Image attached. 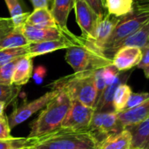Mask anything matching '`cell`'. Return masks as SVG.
<instances>
[{
  "mask_svg": "<svg viewBox=\"0 0 149 149\" xmlns=\"http://www.w3.org/2000/svg\"><path fill=\"white\" fill-rule=\"evenodd\" d=\"M149 21V0H134L133 10L120 17L112 35L101 48V52L113 59L120 45Z\"/></svg>",
  "mask_w": 149,
  "mask_h": 149,
  "instance_id": "cell-1",
  "label": "cell"
},
{
  "mask_svg": "<svg viewBox=\"0 0 149 149\" xmlns=\"http://www.w3.org/2000/svg\"><path fill=\"white\" fill-rule=\"evenodd\" d=\"M51 87L52 90L65 92L71 100L79 101L93 109L99 99L95 86L94 71L74 72L54 81Z\"/></svg>",
  "mask_w": 149,
  "mask_h": 149,
  "instance_id": "cell-2",
  "label": "cell"
},
{
  "mask_svg": "<svg viewBox=\"0 0 149 149\" xmlns=\"http://www.w3.org/2000/svg\"><path fill=\"white\" fill-rule=\"evenodd\" d=\"M72 100L63 91L58 94L45 109L39 113L38 118L31 125L29 138H38L52 134L61 127L68 111L71 107Z\"/></svg>",
  "mask_w": 149,
  "mask_h": 149,
  "instance_id": "cell-3",
  "label": "cell"
},
{
  "mask_svg": "<svg viewBox=\"0 0 149 149\" xmlns=\"http://www.w3.org/2000/svg\"><path fill=\"white\" fill-rule=\"evenodd\" d=\"M100 143L88 131L58 130L35 138V142L28 149H99Z\"/></svg>",
  "mask_w": 149,
  "mask_h": 149,
  "instance_id": "cell-4",
  "label": "cell"
},
{
  "mask_svg": "<svg viewBox=\"0 0 149 149\" xmlns=\"http://www.w3.org/2000/svg\"><path fill=\"white\" fill-rule=\"evenodd\" d=\"M82 39L80 45L67 49L65 53V61L74 72L96 71L113 65V59L106 57L88 40L83 38Z\"/></svg>",
  "mask_w": 149,
  "mask_h": 149,
  "instance_id": "cell-5",
  "label": "cell"
},
{
  "mask_svg": "<svg viewBox=\"0 0 149 149\" xmlns=\"http://www.w3.org/2000/svg\"><path fill=\"white\" fill-rule=\"evenodd\" d=\"M124 128L119 120L118 113L94 112L88 131L100 143L109 135L118 134Z\"/></svg>",
  "mask_w": 149,
  "mask_h": 149,
  "instance_id": "cell-6",
  "label": "cell"
},
{
  "mask_svg": "<svg viewBox=\"0 0 149 149\" xmlns=\"http://www.w3.org/2000/svg\"><path fill=\"white\" fill-rule=\"evenodd\" d=\"M59 93H60L59 90H52L50 92H47L41 97L36 99L31 102L24 103L21 107L14 109V111L11 113V114L8 118L10 127L13 128V127H17V125L24 122L33 113H37L38 111H39L43 107H45L55 97H57Z\"/></svg>",
  "mask_w": 149,
  "mask_h": 149,
  "instance_id": "cell-7",
  "label": "cell"
},
{
  "mask_svg": "<svg viewBox=\"0 0 149 149\" xmlns=\"http://www.w3.org/2000/svg\"><path fill=\"white\" fill-rule=\"evenodd\" d=\"M93 113V108L88 107L79 101L72 100L71 107L60 128L73 131L88 130Z\"/></svg>",
  "mask_w": 149,
  "mask_h": 149,
  "instance_id": "cell-8",
  "label": "cell"
},
{
  "mask_svg": "<svg viewBox=\"0 0 149 149\" xmlns=\"http://www.w3.org/2000/svg\"><path fill=\"white\" fill-rule=\"evenodd\" d=\"M73 9L75 10L77 24L82 32L81 37L85 39H92L100 19L99 17L86 0H74Z\"/></svg>",
  "mask_w": 149,
  "mask_h": 149,
  "instance_id": "cell-9",
  "label": "cell"
},
{
  "mask_svg": "<svg viewBox=\"0 0 149 149\" xmlns=\"http://www.w3.org/2000/svg\"><path fill=\"white\" fill-rule=\"evenodd\" d=\"M23 32L29 43L78 38L70 31H64L61 28H36L25 24L23 25Z\"/></svg>",
  "mask_w": 149,
  "mask_h": 149,
  "instance_id": "cell-10",
  "label": "cell"
},
{
  "mask_svg": "<svg viewBox=\"0 0 149 149\" xmlns=\"http://www.w3.org/2000/svg\"><path fill=\"white\" fill-rule=\"evenodd\" d=\"M82 43V37H78L77 38H62L58 40L30 43L28 45V56L33 58L37 56L51 53L58 50L69 49L76 45H80Z\"/></svg>",
  "mask_w": 149,
  "mask_h": 149,
  "instance_id": "cell-11",
  "label": "cell"
},
{
  "mask_svg": "<svg viewBox=\"0 0 149 149\" xmlns=\"http://www.w3.org/2000/svg\"><path fill=\"white\" fill-rule=\"evenodd\" d=\"M142 58V51L139 47L126 46L119 49L113 57V65L119 72H127L137 66Z\"/></svg>",
  "mask_w": 149,
  "mask_h": 149,
  "instance_id": "cell-12",
  "label": "cell"
},
{
  "mask_svg": "<svg viewBox=\"0 0 149 149\" xmlns=\"http://www.w3.org/2000/svg\"><path fill=\"white\" fill-rule=\"evenodd\" d=\"M119 20L120 17H116L113 15L107 13L102 18L99 19L95 28L93 38L90 40H88L95 48L101 52V48L112 35Z\"/></svg>",
  "mask_w": 149,
  "mask_h": 149,
  "instance_id": "cell-13",
  "label": "cell"
},
{
  "mask_svg": "<svg viewBox=\"0 0 149 149\" xmlns=\"http://www.w3.org/2000/svg\"><path fill=\"white\" fill-rule=\"evenodd\" d=\"M130 72H120L115 81L109 85L107 86L105 90L102 92L101 95L100 96L97 104L94 108V112H112L113 110V95L114 93L117 89V87L122 84V83H127V79L130 77Z\"/></svg>",
  "mask_w": 149,
  "mask_h": 149,
  "instance_id": "cell-14",
  "label": "cell"
},
{
  "mask_svg": "<svg viewBox=\"0 0 149 149\" xmlns=\"http://www.w3.org/2000/svg\"><path fill=\"white\" fill-rule=\"evenodd\" d=\"M125 128L132 135L131 148L149 149V116L141 122L127 126Z\"/></svg>",
  "mask_w": 149,
  "mask_h": 149,
  "instance_id": "cell-15",
  "label": "cell"
},
{
  "mask_svg": "<svg viewBox=\"0 0 149 149\" xmlns=\"http://www.w3.org/2000/svg\"><path fill=\"white\" fill-rule=\"evenodd\" d=\"M25 24L36 28H60L48 7L35 9L28 16Z\"/></svg>",
  "mask_w": 149,
  "mask_h": 149,
  "instance_id": "cell-16",
  "label": "cell"
},
{
  "mask_svg": "<svg viewBox=\"0 0 149 149\" xmlns=\"http://www.w3.org/2000/svg\"><path fill=\"white\" fill-rule=\"evenodd\" d=\"M149 116V97L140 106L118 113L119 120L124 127L141 122Z\"/></svg>",
  "mask_w": 149,
  "mask_h": 149,
  "instance_id": "cell-17",
  "label": "cell"
},
{
  "mask_svg": "<svg viewBox=\"0 0 149 149\" xmlns=\"http://www.w3.org/2000/svg\"><path fill=\"white\" fill-rule=\"evenodd\" d=\"M33 71L32 58L26 55L19 58L15 67L12 76V85L16 86H22L28 83Z\"/></svg>",
  "mask_w": 149,
  "mask_h": 149,
  "instance_id": "cell-18",
  "label": "cell"
},
{
  "mask_svg": "<svg viewBox=\"0 0 149 149\" xmlns=\"http://www.w3.org/2000/svg\"><path fill=\"white\" fill-rule=\"evenodd\" d=\"M74 7V0H53L51 12L58 25L64 31L67 28L68 16Z\"/></svg>",
  "mask_w": 149,
  "mask_h": 149,
  "instance_id": "cell-19",
  "label": "cell"
},
{
  "mask_svg": "<svg viewBox=\"0 0 149 149\" xmlns=\"http://www.w3.org/2000/svg\"><path fill=\"white\" fill-rule=\"evenodd\" d=\"M132 144L131 133L124 128L121 132L107 137L100 143L99 149H130Z\"/></svg>",
  "mask_w": 149,
  "mask_h": 149,
  "instance_id": "cell-20",
  "label": "cell"
},
{
  "mask_svg": "<svg viewBox=\"0 0 149 149\" xmlns=\"http://www.w3.org/2000/svg\"><path fill=\"white\" fill-rule=\"evenodd\" d=\"M29 44V41L23 32V25L14 26L8 34L0 38V50L24 47Z\"/></svg>",
  "mask_w": 149,
  "mask_h": 149,
  "instance_id": "cell-21",
  "label": "cell"
},
{
  "mask_svg": "<svg viewBox=\"0 0 149 149\" xmlns=\"http://www.w3.org/2000/svg\"><path fill=\"white\" fill-rule=\"evenodd\" d=\"M107 13L116 17H121L133 10L134 0H104Z\"/></svg>",
  "mask_w": 149,
  "mask_h": 149,
  "instance_id": "cell-22",
  "label": "cell"
},
{
  "mask_svg": "<svg viewBox=\"0 0 149 149\" xmlns=\"http://www.w3.org/2000/svg\"><path fill=\"white\" fill-rule=\"evenodd\" d=\"M149 39V21L133 35L126 38L119 46V49L126 46H134L143 48L147 45ZM118 49V50H119Z\"/></svg>",
  "mask_w": 149,
  "mask_h": 149,
  "instance_id": "cell-23",
  "label": "cell"
},
{
  "mask_svg": "<svg viewBox=\"0 0 149 149\" xmlns=\"http://www.w3.org/2000/svg\"><path fill=\"white\" fill-rule=\"evenodd\" d=\"M132 93L133 92L131 87L127 83H122L117 87L113 100V107L114 112L119 113L125 110Z\"/></svg>",
  "mask_w": 149,
  "mask_h": 149,
  "instance_id": "cell-24",
  "label": "cell"
},
{
  "mask_svg": "<svg viewBox=\"0 0 149 149\" xmlns=\"http://www.w3.org/2000/svg\"><path fill=\"white\" fill-rule=\"evenodd\" d=\"M10 18L14 24V26H22L25 24L26 19L31 12H24L19 0H4Z\"/></svg>",
  "mask_w": 149,
  "mask_h": 149,
  "instance_id": "cell-25",
  "label": "cell"
},
{
  "mask_svg": "<svg viewBox=\"0 0 149 149\" xmlns=\"http://www.w3.org/2000/svg\"><path fill=\"white\" fill-rule=\"evenodd\" d=\"M28 45L18 48L0 50V67L14 59L28 55Z\"/></svg>",
  "mask_w": 149,
  "mask_h": 149,
  "instance_id": "cell-26",
  "label": "cell"
},
{
  "mask_svg": "<svg viewBox=\"0 0 149 149\" xmlns=\"http://www.w3.org/2000/svg\"><path fill=\"white\" fill-rule=\"evenodd\" d=\"M35 138H10L0 141V149L30 148L33 146Z\"/></svg>",
  "mask_w": 149,
  "mask_h": 149,
  "instance_id": "cell-27",
  "label": "cell"
},
{
  "mask_svg": "<svg viewBox=\"0 0 149 149\" xmlns=\"http://www.w3.org/2000/svg\"><path fill=\"white\" fill-rule=\"evenodd\" d=\"M20 91V86H16L13 85L6 86L0 84V102L9 105L11 103L18 95Z\"/></svg>",
  "mask_w": 149,
  "mask_h": 149,
  "instance_id": "cell-28",
  "label": "cell"
},
{
  "mask_svg": "<svg viewBox=\"0 0 149 149\" xmlns=\"http://www.w3.org/2000/svg\"><path fill=\"white\" fill-rule=\"evenodd\" d=\"M19 58L14 59L10 63L0 67V84L10 86L12 85V76Z\"/></svg>",
  "mask_w": 149,
  "mask_h": 149,
  "instance_id": "cell-29",
  "label": "cell"
},
{
  "mask_svg": "<svg viewBox=\"0 0 149 149\" xmlns=\"http://www.w3.org/2000/svg\"><path fill=\"white\" fill-rule=\"evenodd\" d=\"M149 97V93H132L127 106L125 107V110H129V109H133L138 106H140L141 104H142ZM124 110V111H125Z\"/></svg>",
  "mask_w": 149,
  "mask_h": 149,
  "instance_id": "cell-30",
  "label": "cell"
},
{
  "mask_svg": "<svg viewBox=\"0 0 149 149\" xmlns=\"http://www.w3.org/2000/svg\"><path fill=\"white\" fill-rule=\"evenodd\" d=\"M102 73H103V78H104L106 85L109 86L115 81V79L120 73V72H119L113 65H111L107 67H104L102 69Z\"/></svg>",
  "mask_w": 149,
  "mask_h": 149,
  "instance_id": "cell-31",
  "label": "cell"
},
{
  "mask_svg": "<svg viewBox=\"0 0 149 149\" xmlns=\"http://www.w3.org/2000/svg\"><path fill=\"white\" fill-rule=\"evenodd\" d=\"M86 1L90 5V7L93 10V11L99 17V18H102L107 14L104 0H86Z\"/></svg>",
  "mask_w": 149,
  "mask_h": 149,
  "instance_id": "cell-32",
  "label": "cell"
},
{
  "mask_svg": "<svg viewBox=\"0 0 149 149\" xmlns=\"http://www.w3.org/2000/svg\"><path fill=\"white\" fill-rule=\"evenodd\" d=\"M141 51H142V58L137 67L142 69L145 77L147 79H149V46H145L141 48Z\"/></svg>",
  "mask_w": 149,
  "mask_h": 149,
  "instance_id": "cell-33",
  "label": "cell"
},
{
  "mask_svg": "<svg viewBox=\"0 0 149 149\" xmlns=\"http://www.w3.org/2000/svg\"><path fill=\"white\" fill-rule=\"evenodd\" d=\"M10 127L9 125V120L6 116L0 120V141L10 139Z\"/></svg>",
  "mask_w": 149,
  "mask_h": 149,
  "instance_id": "cell-34",
  "label": "cell"
},
{
  "mask_svg": "<svg viewBox=\"0 0 149 149\" xmlns=\"http://www.w3.org/2000/svg\"><path fill=\"white\" fill-rule=\"evenodd\" d=\"M14 28V24L10 17H0V38L8 34Z\"/></svg>",
  "mask_w": 149,
  "mask_h": 149,
  "instance_id": "cell-35",
  "label": "cell"
},
{
  "mask_svg": "<svg viewBox=\"0 0 149 149\" xmlns=\"http://www.w3.org/2000/svg\"><path fill=\"white\" fill-rule=\"evenodd\" d=\"M45 73H46V71H45V68L44 66H38L36 69H35V72H34V79H35V81L38 83V84H40L45 76Z\"/></svg>",
  "mask_w": 149,
  "mask_h": 149,
  "instance_id": "cell-36",
  "label": "cell"
},
{
  "mask_svg": "<svg viewBox=\"0 0 149 149\" xmlns=\"http://www.w3.org/2000/svg\"><path fill=\"white\" fill-rule=\"evenodd\" d=\"M34 10L48 7V0H31Z\"/></svg>",
  "mask_w": 149,
  "mask_h": 149,
  "instance_id": "cell-37",
  "label": "cell"
},
{
  "mask_svg": "<svg viewBox=\"0 0 149 149\" xmlns=\"http://www.w3.org/2000/svg\"><path fill=\"white\" fill-rule=\"evenodd\" d=\"M5 107H6L5 103H3V102H0V120H1V119H3V118L5 116V115H4V113H3Z\"/></svg>",
  "mask_w": 149,
  "mask_h": 149,
  "instance_id": "cell-38",
  "label": "cell"
},
{
  "mask_svg": "<svg viewBox=\"0 0 149 149\" xmlns=\"http://www.w3.org/2000/svg\"><path fill=\"white\" fill-rule=\"evenodd\" d=\"M146 46H149V39H148V44H147V45Z\"/></svg>",
  "mask_w": 149,
  "mask_h": 149,
  "instance_id": "cell-39",
  "label": "cell"
},
{
  "mask_svg": "<svg viewBox=\"0 0 149 149\" xmlns=\"http://www.w3.org/2000/svg\"><path fill=\"white\" fill-rule=\"evenodd\" d=\"M50 1H53V0H48V2H50Z\"/></svg>",
  "mask_w": 149,
  "mask_h": 149,
  "instance_id": "cell-40",
  "label": "cell"
},
{
  "mask_svg": "<svg viewBox=\"0 0 149 149\" xmlns=\"http://www.w3.org/2000/svg\"><path fill=\"white\" fill-rule=\"evenodd\" d=\"M19 149H28V148H19Z\"/></svg>",
  "mask_w": 149,
  "mask_h": 149,
  "instance_id": "cell-41",
  "label": "cell"
},
{
  "mask_svg": "<svg viewBox=\"0 0 149 149\" xmlns=\"http://www.w3.org/2000/svg\"><path fill=\"white\" fill-rule=\"evenodd\" d=\"M131 149H137V148H131Z\"/></svg>",
  "mask_w": 149,
  "mask_h": 149,
  "instance_id": "cell-42",
  "label": "cell"
}]
</instances>
